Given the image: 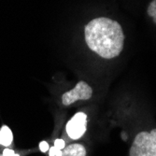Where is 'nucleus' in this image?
I'll list each match as a JSON object with an SVG mask.
<instances>
[{"instance_id": "3", "label": "nucleus", "mask_w": 156, "mask_h": 156, "mask_svg": "<svg viewBox=\"0 0 156 156\" xmlns=\"http://www.w3.org/2000/svg\"><path fill=\"white\" fill-rule=\"evenodd\" d=\"M93 95V89L90 85L83 80L79 81L76 86L65 93L62 96V103L65 106H69L78 100H88Z\"/></svg>"}, {"instance_id": "2", "label": "nucleus", "mask_w": 156, "mask_h": 156, "mask_svg": "<svg viewBox=\"0 0 156 156\" xmlns=\"http://www.w3.org/2000/svg\"><path fill=\"white\" fill-rule=\"evenodd\" d=\"M129 156H156V128L139 132L135 136Z\"/></svg>"}, {"instance_id": "8", "label": "nucleus", "mask_w": 156, "mask_h": 156, "mask_svg": "<svg viewBox=\"0 0 156 156\" xmlns=\"http://www.w3.org/2000/svg\"><path fill=\"white\" fill-rule=\"evenodd\" d=\"M49 151V156H62V150H59L55 146L50 148Z\"/></svg>"}, {"instance_id": "6", "label": "nucleus", "mask_w": 156, "mask_h": 156, "mask_svg": "<svg viewBox=\"0 0 156 156\" xmlns=\"http://www.w3.org/2000/svg\"><path fill=\"white\" fill-rule=\"evenodd\" d=\"M13 141V135L10 128L7 125H3L0 129V145L10 146Z\"/></svg>"}, {"instance_id": "7", "label": "nucleus", "mask_w": 156, "mask_h": 156, "mask_svg": "<svg viewBox=\"0 0 156 156\" xmlns=\"http://www.w3.org/2000/svg\"><path fill=\"white\" fill-rule=\"evenodd\" d=\"M147 11H148L149 16H151L152 18L154 23H156V0H152V1L149 4Z\"/></svg>"}, {"instance_id": "5", "label": "nucleus", "mask_w": 156, "mask_h": 156, "mask_svg": "<svg viewBox=\"0 0 156 156\" xmlns=\"http://www.w3.org/2000/svg\"><path fill=\"white\" fill-rule=\"evenodd\" d=\"M62 156H86V150L81 144H71L63 149Z\"/></svg>"}, {"instance_id": "1", "label": "nucleus", "mask_w": 156, "mask_h": 156, "mask_svg": "<svg viewBox=\"0 0 156 156\" xmlns=\"http://www.w3.org/2000/svg\"><path fill=\"white\" fill-rule=\"evenodd\" d=\"M84 34L89 49L102 58H115L123 49L124 34L117 21L106 17L94 19L85 26Z\"/></svg>"}, {"instance_id": "9", "label": "nucleus", "mask_w": 156, "mask_h": 156, "mask_svg": "<svg viewBox=\"0 0 156 156\" xmlns=\"http://www.w3.org/2000/svg\"><path fill=\"white\" fill-rule=\"evenodd\" d=\"M39 150L42 151V152H46L50 150V146L48 144V142L46 141H41L39 143Z\"/></svg>"}, {"instance_id": "11", "label": "nucleus", "mask_w": 156, "mask_h": 156, "mask_svg": "<svg viewBox=\"0 0 156 156\" xmlns=\"http://www.w3.org/2000/svg\"><path fill=\"white\" fill-rule=\"evenodd\" d=\"M0 156H20L19 154H16L14 152V151L10 150V149H5L3 151V153Z\"/></svg>"}, {"instance_id": "4", "label": "nucleus", "mask_w": 156, "mask_h": 156, "mask_svg": "<svg viewBox=\"0 0 156 156\" xmlns=\"http://www.w3.org/2000/svg\"><path fill=\"white\" fill-rule=\"evenodd\" d=\"M87 115L84 112H78L66 124V132L70 138L79 139L86 132Z\"/></svg>"}, {"instance_id": "10", "label": "nucleus", "mask_w": 156, "mask_h": 156, "mask_svg": "<svg viewBox=\"0 0 156 156\" xmlns=\"http://www.w3.org/2000/svg\"><path fill=\"white\" fill-rule=\"evenodd\" d=\"M54 146L56 148H58L59 150H63L66 147V143L63 139H56L54 141Z\"/></svg>"}]
</instances>
